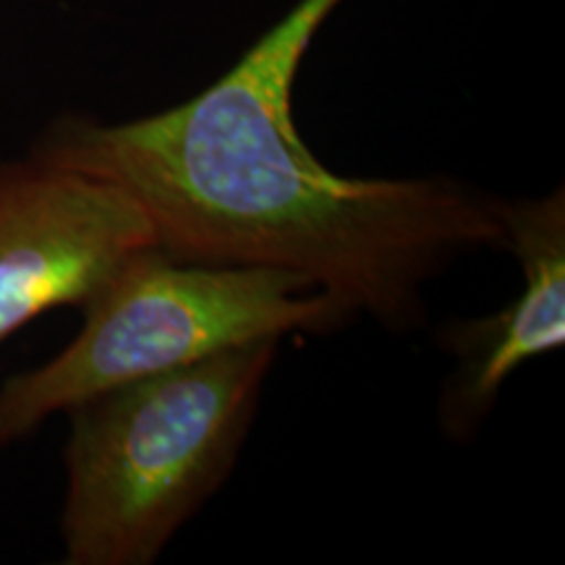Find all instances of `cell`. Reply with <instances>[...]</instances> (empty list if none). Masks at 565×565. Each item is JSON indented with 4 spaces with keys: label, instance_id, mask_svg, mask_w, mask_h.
Listing matches in <instances>:
<instances>
[{
    "label": "cell",
    "instance_id": "1",
    "mask_svg": "<svg viewBox=\"0 0 565 565\" xmlns=\"http://www.w3.org/2000/svg\"><path fill=\"white\" fill-rule=\"evenodd\" d=\"M341 0H299L217 82L175 108L55 118L32 154L124 186L173 257L307 275L349 317L395 333L463 254L505 252V202L448 175L345 179L294 126L296 74Z\"/></svg>",
    "mask_w": 565,
    "mask_h": 565
},
{
    "label": "cell",
    "instance_id": "2",
    "mask_svg": "<svg viewBox=\"0 0 565 565\" xmlns=\"http://www.w3.org/2000/svg\"><path fill=\"white\" fill-rule=\"evenodd\" d=\"M280 341L221 351L68 408L66 565H150L231 477Z\"/></svg>",
    "mask_w": 565,
    "mask_h": 565
},
{
    "label": "cell",
    "instance_id": "3",
    "mask_svg": "<svg viewBox=\"0 0 565 565\" xmlns=\"http://www.w3.org/2000/svg\"><path fill=\"white\" fill-rule=\"evenodd\" d=\"M82 315L66 349L0 385V450L108 387L351 320L301 273L196 263L160 246L137 254Z\"/></svg>",
    "mask_w": 565,
    "mask_h": 565
},
{
    "label": "cell",
    "instance_id": "4",
    "mask_svg": "<svg viewBox=\"0 0 565 565\" xmlns=\"http://www.w3.org/2000/svg\"><path fill=\"white\" fill-rule=\"evenodd\" d=\"M154 246L150 212L118 183L32 152L0 160V343L42 312L82 309Z\"/></svg>",
    "mask_w": 565,
    "mask_h": 565
},
{
    "label": "cell",
    "instance_id": "5",
    "mask_svg": "<svg viewBox=\"0 0 565 565\" xmlns=\"http://www.w3.org/2000/svg\"><path fill=\"white\" fill-rule=\"evenodd\" d=\"M505 252L524 270L521 294L490 317L448 322L440 345L456 359L440 395L443 433L469 440L505 380L565 343V194L505 202Z\"/></svg>",
    "mask_w": 565,
    "mask_h": 565
}]
</instances>
